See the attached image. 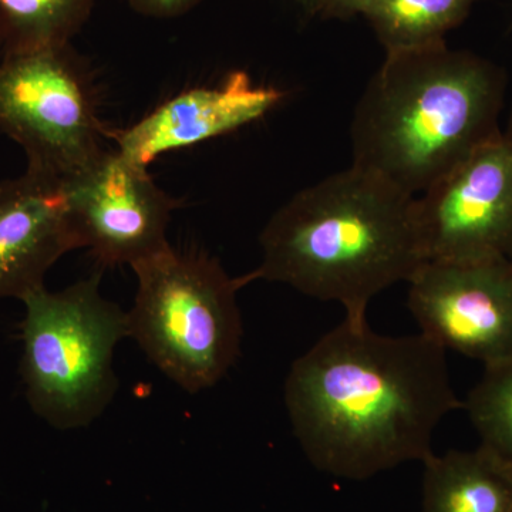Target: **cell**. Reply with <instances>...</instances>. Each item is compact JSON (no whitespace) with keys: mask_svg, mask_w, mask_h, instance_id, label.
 I'll use <instances>...</instances> for the list:
<instances>
[{"mask_svg":"<svg viewBox=\"0 0 512 512\" xmlns=\"http://www.w3.org/2000/svg\"><path fill=\"white\" fill-rule=\"evenodd\" d=\"M417 197L350 165L299 191L262 231L261 264L242 284L269 281L338 302L350 323H366L369 303L409 282L426 262Z\"/></svg>","mask_w":512,"mask_h":512,"instance_id":"2","label":"cell"},{"mask_svg":"<svg viewBox=\"0 0 512 512\" xmlns=\"http://www.w3.org/2000/svg\"><path fill=\"white\" fill-rule=\"evenodd\" d=\"M511 262H512V259H511Z\"/></svg>","mask_w":512,"mask_h":512,"instance_id":"19","label":"cell"},{"mask_svg":"<svg viewBox=\"0 0 512 512\" xmlns=\"http://www.w3.org/2000/svg\"><path fill=\"white\" fill-rule=\"evenodd\" d=\"M421 335L484 366L512 355V262L426 261L409 282Z\"/></svg>","mask_w":512,"mask_h":512,"instance_id":"9","label":"cell"},{"mask_svg":"<svg viewBox=\"0 0 512 512\" xmlns=\"http://www.w3.org/2000/svg\"><path fill=\"white\" fill-rule=\"evenodd\" d=\"M421 512H512V470L484 446L423 460Z\"/></svg>","mask_w":512,"mask_h":512,"instance_id":"12","label":"cell"},{"mask_svg":"<svg viewBox=\"0 0 512 512\" xmlns=\"http://www.w3.org/2000/svg\"><path fill=\"white\" fill-rule=\"evenodd\" d=\"M285 404L313 466L353 481L423 463L440 421L464 406L446 350L421 333L394 338L348 320L293 362Z\"/></svg>","mask_w":512,"mask_h":512,"instance_id":"1","label":"cell"},{"mask_svg":"<svg viewBox=\"0 0 512 512\" xmlns=\"http://www.w3.org/2000/svg\"><path fill=\"white\" fill-rule=\"evenodd\" d=\"M463 403L481 446L512 470V355L484 366L483 377Z\"/></svg>","mask_w":512,"mask_h":512,"instance_id":"15","label":"cell"},{"mask_svg":"<svg viewBox=\"0 0 512 512\" xmlns=\"http://www.w3.org/2000/svg\"><path fill=\"white\" fill-rule=\"evenodd\" d=\"M136 12L150 18H177L194 9L202 0H128Z\"/></svg>","mask_w":512,"mask_h":512,"instance_id":"16","label":"cell"},{"mask_svg":"<svg viewBox=\"0 0 512 512\" xmlns=\"http://www.w3.org/2000/svg\"><path fill=\"white\" fill-rule=\"evenodd\" d=\"M93 5L94 0H0V47L10 55L67 46Z\"/></svg>","mask_w":512,"mask_h":512,"instance_id":"14","label":"cell"},{"mask_svg":"<svg viewBox=\"0 0 512 512\" xmlns=\"http://www.w3.org/2000/svg\"><path fill=\"white\" fill-rule=\"evenodd\" d=\"M501 69L446 43L387 52L350 127L352 164L417 197L501 133Z\"/></svg>","mask_w":512,"mask_h":512,"instance_id":"3","label":"cell"},{"mask_svg":"<svg viewBox=\"0 0 512 512\" xmlns=\"http://www.w3.org/2000/svg\"><path fill=\"white\" fill-rule=\"evenodd\" d=\"M131 269L138 285L127 312L130 338L185 392L220 382L241 353V278L217 259L171 245Z\"/></svg>","mask_w":512,"mask_h":512,"instance_id":"4","label":"cell"},{"mask_svg":"<svg viewBox=\"0 0 512 512\" xmlns=\"http://www.w3.org/2000/svg\"><path fill=\"white\" fill-rule=\"evenodd\" d=\"M0 130L25 150L29 170L59 180L103 154L92 92L69 45L3 56Z\"/></svg>","mask_w":512,"mask_h":512,"instance_id":"6","label":"cell"},{"mask_svg":"<svg viewBox=\"0 0 512 512\" xmlns=\"http://www.w3.org/2000/svg\"><path fill=\"white\" fill-rule=\"evenodd\" d=\"M363 0H326V13L336 16H350L359 13Z\"/></svg>","mask_w":512,"mask_h":512,"instance_id":"17","label":"cell"},{"mask_svg":"<svg viewBox=\"0 0 512 512\" xmlns=\"http://www.w3.org/2000/svg\"><path fill=\"white\" fill-rule=\"evenodd\" d=\"M62 181L79 247L90 249L101 264L133 266L170 247L167 228L175 202L147 168L117 150H104Z\"/></svg>","mask_w":512,"mask_h":512,"instance_id":"8","label":"cell"},{"mask_svg":"<svg viewBox=\"0 0 512 512\" xmlns=\"http://www.w3.org/2000/svg\"><path fill=\"white\" fill-rule=\"evenodd\" d=\"M478 0H363L359 13L369 20L387 52L423 49L467 18Z\"/></svg>","mask_w":512,"mask_h":512,"instance_id":"13","label":"cell"},{"mask_svg":"<svg viewBox=\"0 0 512 512\" xmlns=\"http://www.w3.org/2000/svg\"><path fill=\"white\" fill-rule=\"evenodd\" d=\"M296 2H298L306 12L326 13V0H296Z\"/></svg>","mask_w":512,"mask_h":512,"instance_id":"18","label":"cell"},{"mask_svg":"<svg viewBox=\"0 0 512 512\" xmlns=\"http://www.w3.org/2000/svg\"><path fill=\"white\" fill-rule=\"evenodd\" d=\"M20 372L37 416L59 430L99 419L116 396L114 349L130 338L128 315L100 293V274L60 292L45 286L22 299Z\"/></svg>","mask_w":512,"mask_h":512,"instance_id":"5","label":"cell"},{"mask_svg":"<svg viewBox=\"0 0 512 512\" xmlns=\"http://www.w3.org/2000/svg\"><path fill=\"white\" fill-rule=\"evenodd\" d=\"M285 93L259 86L245 72H234L218 86L194 87L171 97L127 130L117 134L121 156L148 168L170 151L197 146L254 123L282 103Z\"/></svg>","mask_w":512,"mask_h":512,"instance_id":"10","label":"cell"},{"mask_svg":"<svg viewBox=\"0 0 512 512\" xmlns=\"http://www.w3.org/2000/svg\"><path fill=\"white\" fill-rule=\"evenodd\" d=\"M426 261L512 259V131L478 147L416 200Z\"/></svg>","mask_w":512,"mask_h":512,"instance_id":"7","label":"cell"},{"mask_svg":"<svg viewBox=\"0 0 512 512\" xmlns=\"http://www.w3.org/2000/svg\"><path fill=\"white\" fill-rule=\"evenodd\" d=\"M80 249L63 181L29 170L0 181V298L22 301L45 286L49 269Z\"/></svg>","mask_w":512,"mask_h":512,"instance_id":"11","label":"cell"}]
</instances>
